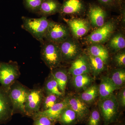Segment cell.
<instances>
[{
  "label": "cell",
  "instance_id": "2",
  "mask_svg": "<svg viewBox=\"0 0 125 125\" xmlns=\"http://www.w3.org/2000/svg\"><path fill=\"white\" fill-rule=\"evenodd\" d=\"M41 43L40 56L47 66L51 70L61 66L62 58L59 44L45 40Z\"/></svg>",
  "mask_w": 125,
  "mask_h": 125
},
{
  "label": "cell",
  "instance_id": "14",
  "mask_svg": "<svg viewBox=\"0 0 125 125\" xmlns=\"http://www.w3.org/2000/svg\"><path fill=\"white\" fill-rule=\"evenodd\" d=\"M13 115L8 91L0 86V124L6 123Z\"/></svg>",
  "mask_w": 125,
  "mask_h": 125
},
{
  "label": "cell",
  "instance_id": "3",
  "mask_svg": "<svg viewBox=\"0 0 125 125\" xmlns=\"http://www.w3.org/2000/svg\"><path fill=\"white\" fill-rule=\"evenodd\" d=\"M30 89L16 80L8 91L13 108V114L25 116V104Z\"/></svg>",
  "mask_w": 125,
  "mask_h": 125
},
{
  "label": "cell",
  "instance_id": "12",
  "mask_svg": "<svg viewBox=\"0 0 125 125\" xmlns=\"http://www.w3.org/2000/svg\"><path fill=\"white\" fill-rule=\"evenodd\" d=\"M86 9V5L83 0H64L58 13L62 17L79 15L83 14Z\"/></svg>",
  "mask_w": 125,
  "mask_h": 125
},
{
  "label": "cell",
  "instance_id": "25",
  "mask_svg": "<svg viewBox=\"0 0 125 125\" xmlns=\"http://www.w3.org/2000/svg\"><path fill=\"white\" fill-rule=\"evenodd\" d=\"M108 41V48L111 51L114 53L125 48V37L121 33H118L112 36Z\"/></svg>",
  "mask_w": 125,
  "mask_h": 125
},
{
  "label": "cell",
  "instance_id": "13",
  "mask_svg": "<svg viewBox=\"0 0 125 125\" xmlns=\"http://www.w3.org/2000/svg\"><path fill=\"white\" fill-rule=\"evenodd\" d=\"M87 10L89 21L93 27L99 28L106 23L107 13L101 6L95 3L89 4Z\"/></svg>",
  "mask_w": 125,
  "mask_h": 125
},
{
  "label": "cell",
  "instance_id": "36",
  "mask_svg": "<svg viewBox=\"0 0 125 125\" xmlns=\"http://www.w3.org/2000/svg\"></svg>",
  "mask_w": 125,
  "mask_h": 125
},
{
  "label": "cell",
  "instance_id": "10",
  "mask_svg": "<svg viewBox=\"0 0 125 125\" xmlns=\"http://www.w3.org/2000/svg\"><path fill=\"white\" fill-rule=\"evenodd\" d=\"M75 39L70 36L59 44L61 52L62 63L72 62L83 53L81 46Z\"/></svg>",
  "mask_w": 125,
  "mask_h": 125
},
{
  "label": "cell",
  "instance_id": "26",
  "mask_svg": "<svg viewBox=\"0 0 125 125\" xmlns=\"http://www.w3.org/2000/svg\"><path fill=\"white\" fill-rule=\"evenodd\" d=\"M42 88L45 94H53L60 97L65 96L60 91L57 82L50 73L45 79Z\"/></svg>",
  "mask_w": 125,
  "mask_h": 125
},
{
  "label": "cell",
  "instance_id": "34",
  "mask_svg": "<svg viewBox=\"0 0 125 125\" xmlns=\"http://www.w3.org/2000/svg\"><path fill=\"white\" fill-rule=\"evenodd\" d=\"M119 92L115 96L119 104L120 108H125V86L120 89Z\"/></svg>",
  "mask_w": 125,
  "mask_h": 125
},
{
  "label": "cell",
  "instance_id": "29",
  "mask_svg": "<svg viewBox=\"0 0 125 125\" xmlns=\"http://www.w3.org/2000/svg\"><path fill=\"white\" fill-rule=\"evenodd\" d=\"M102 116L98 108H95L90 110L85 125H103Z\"/></svg>",
  "mask_w": 125,
  "mask_h": 125
},
{
  "label": "cell",
  "instance_id": "8",
  "mask_svg": "<svg viewBox=\"0 0 125 125\" xmlns=\"http://www.w3.org/2000/svg\"><path fill=\"white\" fill-rule=\"evenodd\" d=\"M69 29L64 24L49 20L44 40L60 44L70 36Z\"/></svg>",
  "mask_w": 125,
  "mask_h": 125
},
{
  "label": "cell",
  "instance_id": "31",
  "mask_svg": "<svg viewBox=\"0 0 125 125\" xmlns=\"http://www.w3.org/2000/svg\"><path fill=\"white\" fill-rule=\"evenodd\" d=\"M99 2L105 7L109 9L120 7L123 0H98Z\"/></svg>",
  "mask_w": 125,
  "mask_h": 125
},
{
  "label": "cell",
  "instance_id": "32",
  "mask_svg": "<svg viewBox=\"0 0 125 125\" xmlns=\"http://www.w3.org/2000/svg\"><path fill=\"white\" fill-rule=\"evenodd\" d=\"M114 61L118 68H123L125 66V51L116 52L114 57Z\"/></svg>",
  "mask_w": 125,
  "mask_h": 125
},
{
  "label": "cell",
  "instance_id": "23",
  "mask_svg": "<svg viewBox=\"0 0 125 125\" xmlns=\"http://www.w3.org/2000/svg\"><path fill=\"white\" fill-rule=\"evenodd\" d=\"M86 54L89 62L91 74L94 77L98 76L106 70V64L101 58Z\"/></svg>",
  "mask_w": 125,
  "mask_h": 125
},
{
  "label": "cell",
  "instance_id": "15",
  "mask_svg": "<svg viewBox=\"0 0 125 125\" xmlns=\"http://www.w3.org/2000/svg\"><path fill=\"white\" fill-rule=\"evenodd\" d=\"M67 70L69 75L72 76L85 74H90L91 70L86 53H82L73 61Z\"/></svg>",
  "mask_w": 125,
  "mask_h": 125
},
{
  "label": "cell",
  "instance_id": "6",
  "mask_svg": "<svg viewBox=\"0 0 125 125\" xmlns=\"http://www.w3.org/2000/svg\"><path fill=\"white\" fill-rule=\"evenodd\" d=\"M115 22L113 20L106 22L103 26L97 28L84 38V42L88 45L103 44L108 41L115 31Z\"/></svg>",
  "mask_w": 125,
  "mask_h": 125
},
{
  "label": "cell",
  "instance_id": "9",
  "mask_svg": "<svg viewBox=\"0 0 125 125\" xmlns=\"http://www.w3.org/2000/svg\"><path fill=\"white\" fill-rule=\"evenodd\" d=\"M65 96L68 106L77 114L78 124H85L90 113L89 106L81 99L78 94L71 93Z\"/></svg>",
  "mask_w": 125,
  "mask_h": 125
},
{
  "label": "cell",
  "instance_id": "18",
  "mask_svg": "<svg viewBox=\"0 0 125 125\" xmlns=\"http://www.w3.org/2000/svg\"><path fill=\"white\" fill-rule=\"evenodd\" d=\"M61 4L58 0H43L38 15L47 18L49 16L58 13Z\"/></svg>",
  "mask_w": 125,
  "mask_h": 125
},
{
  "label": "cell",
  "instance_id": "7",
  "mask_svg": "<svg viewBox=\"0 0 125 125\" xmlns=\"http://www.w3.org/2000/svg\"><path fill=\"white\" fill-rule=\"evenodd\" d=\"M45 96L42 87L36 85L30 89L25 104V116L32 117L40 111Z\"/></svg>",
  "mask_w": 125,
  "mask_h": 125
},
{
  "label": "cell",
  "instance_id": "5",
  "mask_svg": "<svg viewBox=\"0 0 125 125\" xmlns=\"http://www.w3.org/2000/svg\"><path fill=\"white\" fill-rule=\"evenodd\" d=\"M20 74L19 67L16 62H0V84L6 91H9Z\"/></svg>",
  "mask_w": 125,
  "mask_h": 125
},
{
  "label": "cell",
  "instance_id": "30",
  "mask_svg": "<svg viewBox=\"0 0 125 125\" xmlns=\"http://www.w3.org/2000/svg\"><path fill=\"white\" fill-rule=\"evenodd\" d=\"M43 0H23L24 6L28 11L37 14Z\"/></svg>",
  "mask_w": 125,
  "mask_h": 125
},
{
  "label": "cell",
  "instance_id": "4",
  "mask_svg": "<svg viewBox=\"0 0 125 125\" xmlns=\"http://www.w3.org/2000/svg\"><path fill=\"white\" fill-rule=\"evenodd\" d=\"M22 28L28 31L40 43L44 40L49 20L47 17L41 16L40 18H29L23 16L21 18Z\"/></svg>",
  "mask_w": 125,
  "mask_h": 125
},
{
  "label": "cell",
  "instance_id": "11",
  "mask_svg": "<svg viewBox=\"0 0 125 125\" xmlns=\"http://www.w3.org/2000/svg\"><path fill=\"white\" fill-rule=\"evenodd\" d=\"M66 23L70 32L74 38H80L85 36L91 29V24L88 20L80 18L66 19L63 18Z\"/></svg>",
  "mask_w": 125,
  "mask_h": 125
},
{
  "label": "cell",
  "instance_id": "16",
  "mask_svg": "<svg viewBox=\"0 0 125 125\" xmlns=\"http://www.w3.org/2000/svg\"><path fill=\"white\" fill-rule=\"evenodd\" d=\"M68 106L67 98L65 96L62 101L56 104L49 109L42 111H39L33 115L31 118H33L40 116L46 117L55 124L58 122L61 113L65 108Z\"/></svg>",
  "mask_w": 125,
  "mask_h": 125
},
{
  "label": "cell",
  "instance_id": "27",
  "mask_svg": "<svg viewBox=\"0 0 125 125\" xmlns=\"http://www.w3.org/2000/svg\"><path fill=\"white\" fill-rule=\"evenodd\" d=\"M109 76L117 90L125 86V68H117L113 70Z\"/></svg>",
  "mask_w": 125,
  "mask_h": 125
},
{
  "label": "cell",
  "instance_id": "19",
  "mask_svg": "<svg viewBox=\"0 0 125 125\" xmlns=\"http://www.w3.org/2000/svg\"><path fill=\"white\" fill-rule=\"evenodd\" d=\"M94 78L90 74L72 76L71 83L76 91L82 92L93 83Z\"/></svg>",
  "mask_w": 125,
  "mask_h": 125
},
{
  "label": "cell",
  "instance_id": "17",
  "mask_svg": "<svg viewBox=\"0 0 125 125\" xmlns=\"http://www.w3.org/2000/svg\"><path fill=\"white\" fill-rule=\"evenodd\" d=\"M50 73L57 82L60 91L65 96L69 76L68 70L65 68L61 66L51 70Z\"/></svg>",
  "mask_w": 125,
  "mask_h": 125
},
{
  "label": "cell",
  "instance_id": "35",
  "mask_svg": "<svg viewBox=\"0 0 125 125\" xmlns=\"http://www.w3.org/2000/svg\"><path fill=\"white\" fill-rule=\"evenodd\" d=\"M125 125L124 123H122V122L119 121V120L117 122H115L112 124H111V125Z\"/></svg>",
  "mask_w": 125,
  "mask_h": 125
},
{
  "label": "cell",
  "instance_id": "28",
  "mask_svg": "<svg viewBox=\"0 0 125 125\" xmlns=\"http://www.w3.org/2000/svg\"><path fill=\"white\" fill-rule=\"evenodd\" d=\"M64 97H60L53 94H45L41 105L40 111L49 109L56 104L62 101Z\"/></svg>",
  "mask_w": 125,
  "mask_h": 125
},
{
  "label": "cell",
  "instance_id": "33",
  "mask_svg": "<svg viewBox=\"0 0 125 125\" xmlns=\"http://www.w3.org/2000/svg\"><path fill=\"white\" fill-rule=\"evenodd\" d=\"M33 125H54L51 120L46 116H40L33 118Z\"/></svg>",
  "mask_w": 125,
  "mask_h": 125
},
{
  "label": "cell",
  "instance_id": "1",
  "mask_svg": "<svg viewBox=\"0 0 125 125\" xmlns=\"http://www.w3.org/2000/svg\"><path fill=\"white\" fill-rule=\"evenodd\" d=\"M98 108L102 118L103 125H109L119 120L120 106L114 94L99 100Z\"/></svg>",
  "mask_w": 125,
  "mask_h": 125
},
{
  "label": "cell",
  "instance_id": "21",
  "mask_svg": "<svg viewBox=\"0 0 125 125\" xmlns=\"http://www.w3.org/2000/svg\"><path fill=\"white\" fill-rule=\"evenodd\" d=\"M86 53L101 58L106 65L109 61L108 50L102 44L94 43L89 45L87 47Z\"/></svg>",
  "mask_w": 125,
  "mask_h": 125
},
{
  "label": "cell",
  "instance_id": "22",
  "mask_svg": "<svg viewBox=\"0 0 125 125\" xmlns=\"http://www.w3.org/2000/svg\"><path fill=\"white\" fill-rule=\"evenodd\" d=\"M78 95L84 102L89 106L99 97L98 85L93 84Z\"/></svg>",
  "mask_w": 125,
  "mask_h": 125
},
{
  "label": "cell",
  "instance_id": "20",
  "mask_svg": "<svg viewBox=\"0 0 125 125\" xmlns=\"http://www.w3.org/2000/svg\"><path fill=\"white\" fill-rule=\"evenodd\" d=\"M98 90L99 100L108 97L113 94L114 91L117 90L108 76H103L101 77Z\"/></svg>",
  "mask_w": 125,
  "mask_h": 125
},
{
  "label": "cell",
  "instance_id": "24",
  "mask_svg": "<svg viewBox=\"0 0 125 125\" xmlns=\"http://www.w3.org/2000/svg\"><path fill=\"white\" fill-rule=\"evenodd\" d=\"M58 122L61 125H75L78 124V116L68 106L62 110Z\"/></svg>",
  "mask_w": 125,
  "mask_h": 125
}]
</instances>
